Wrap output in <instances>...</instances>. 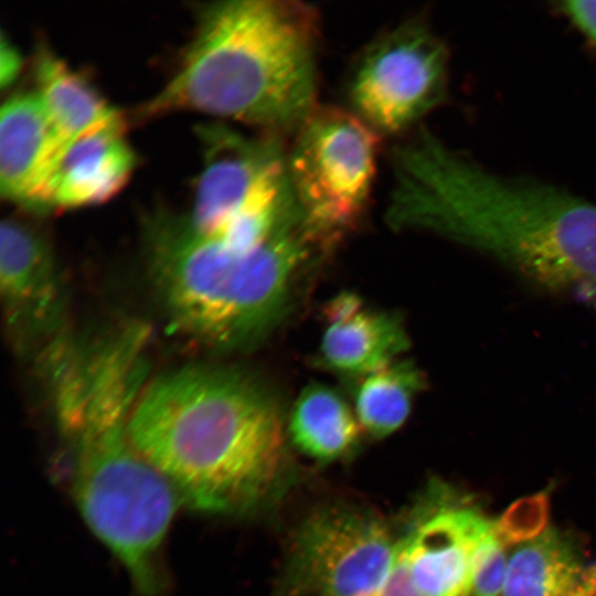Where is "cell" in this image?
<instances>
[{"label": "cell", "instance_id": "6da1fadb", "mask_svg": "<svg viewBox=\"0 0 596 596\" xmlns=\"http://www.w3.org/2000/svg\"><path fill=\"white\" fill-rule=\"evenodd\" d=\"M385 221L466 245L547 291L596 297V203L497 174L419 129L392 149Z\"/></svg>", "mask_w": 596, "mask_h": 596}, {"label": "cell", "instance_id": "7a4b0ae2", "mask_svg": "<svg viewBox=\"0 0 596 596\" xmlns=\"http://www.w3.org/2000/svg\"><path fill=\"white\" fill-rule=\"evenodd\" d=\"M128 434L181 501L201 512L254 508L286 467L275 398L231 368L191 365L151 381L134 404Z\"/></svg>", "mask_w": 596, "mask_h": 596}, {"label": "cell", "instance_id": "3957f363", "mask_svg": "<svg viewBox=\"0 0 596 596\" xmlns=\"http://www.w3.org/2000/svg\"><path fill=\"white\" fill-rule=\"evenodd\" d=\"M145 374L130 358L99 353L51 385L53 415L72 446L73 492L96 536L120 560L143 596H156L162 545L180 497L132 445L128 421Z\"/></svg>", "mask_w": 596, "mask_h": 596}, {"label": "cell", "instance_id": "277c9868", "mask_svg": "<svg viewBox=\"0 0 596 596\" xmlns=\"http://www.w3.org/2000/svg\"><path fill=\"white\" fill-rule=\"evenodd\" d=\"M319 22L318 10L300 1L205 6L178 70L140 115L195 110L277 137L296 132L318 107Z\"/></svg>", "mask_w": 596, "mask_h": 596}, {"label": "cell", "instance_id": "5b68a950", "mask_svg": "<svg viewBox=\"0 0 596 596\" xmlns=\"http://www.w3.org/2000/svg\"><path fill=\"white\" fill-rule=\"evenodd\" d=\"M145 247L150 280L174 330L221 351L255 344L277 324L300 265L320 248L295 202L247 254L167 213L147 221Z\"/></svg>", "mask_w": 596, "mask_h": 596}, {"label": "cell", "instance_id": "8992f818", "mask_svg": "<svg viewBox=\"0 0 596 596\" xmlns=\"http://www.w3.org/2000/svg\"><path fill=\"white\" fill-rule=\"evenodd\" d=\"M380 134L353 111L324 106L296 131L286 174L304 224L321 248L352 231L371 195Z\"/></svg>", "mask_w": 596, "mask_h": 596}, {"label": "cell", "instance_id": "52a82bcc", "mask_svg": "<svg viewBox=\"0 0 596 596\" xmlns=\"http://www.w3.org/2000/svg\"><path fill=\"white\" fill-rule=\"evenodd\" d=\"M448 51L422 19L407 20L368 44L347 81L351 111L380 135L403 132L439 106Z\"/></svg>", "mask_w": 596, "mask_h": 596}, {"label": "cell", "instance_id": "ba28073f", "mask_svg": "<svg viewBox=\"0 0 596 596\" xmlns=\"http://www.w3.org/2000/svg\"><path fill=\"white\" fill-rule=\"evenodd\" d=\"M397 542L377 519L344 509L317 512L294 535L284 587L291 596H377Z\"/></svg>", "mask_w": 596, "mask_h": 596}, {"label": "cell", "instance_id": "9c48e42d", "mask_svg": "<svg viewBox=\"0 0 596 596\" xmlns=\"http://www.w3.org/2000/svg\"><path fill=\"white\" fill-rule=\"evenodd\" d=\"M0 292L19 348H38L41 354L65 336V295L52 251L35 230L17 220L1 224Z\"/></svg>", "mask_w": 596, "mask_h": 596}, {"label": "cell", "instance_id": "30bf717a", "mask_svg": "<svg viewBox=\"0 0 596 596\" xmlns=\"http://www.w3.org/2000/svg\"><path fill=\"white\" fill-rule=\"evenodd\" d=\"M494 525L477 507L440 497L397 541L414 587L423 596H468L475 555Z\"/></svg>", "mask_w": 596, "mask_h": 596}, {"label": "cell", "instance_id": "8fae6325", "mask_svg": "<svg viewBox=\"0 0 596 596\" xmlns=\"http://www.w3.org/2000/svg\"><path fill=\"white\" fill-rule=\"evenodd\" d=\"M203 169L189 217L192 226L210 235L238 207L256 185L286 160L277 136L254 138L224 125L203 126Z\"/></svg>", "mask_w": 596, "mask_h": 596}, {"label": "cell", "instance_id": "7c38bea8", "mask_svg": "<svg viewBox=\"0 0 596 596\" xmlns=\"http://www.w3.org/2000/svg\"><path fill=\"white\" fill-rule=\"evenodd\" d=\"M124 123L82 135L60 150L36 209H71L103 203L130 178L135 155L124 138Z\"/></svg>", "mask_w": 596, "mask_h": 596}, {"label": "cell", "instance_id": "4fadbf2b", "mask_svg": "<svg viewBox=\"0 0 596 596\" xmlns=\"http://www.w3.org/2000/svg\"><path fill=\"white\" fill-rule=\"evenodd\" d=\"M63 146L36 93L11 95L0 111L1 194L36 209Z\"/></svg>", "mask_w": 596, "mask_h": 596}, {"label": "cell", "instance_id": "5bb4252c", "mask_svg": "<svg viewBox=\"0 0 596 596\" xmlns=\"http://www.w3.org/2000/svg\"><path fill=\"white\" fill-rule=\"evenodd\" d=\"M326 318L320 359L327 369L364 376L395 361L408 347L396 317L365 307L353 294L329 301Z\"/></svg>", "mask_w": 596, "mask_h": 596}, {"label": "cell", "instance_id": "9a60e30c", "mask_svg": "<svg viewBox=\"0 0 596 596\" xmlns=\"http://www.w3.org/2000/svg\"><path fill=\"white\" fill-rule=\"evenodd\" d=\"M36 95L61 140L66 143L82 135L124 123L86 79L40 46L34 60Z\"/></svg>", "mask_w": 596, "mask_h": 596}, {"label": "cell", "instance_id": "2e32d148", "mask_svg": "<svg viewBox=\"0 0 596 596\" xmlns=\"http://www.w3.org/2000/svg\"><path fill=\"white\" fill-rule=\"evenodd\" d=\"M589 567L568 539L545 530L511 553L501 596H571Z\"/></svg>", "mask_w": 596, "mask_h": 596}, {"label": "cell", "instance_id": "e0dca14e", "mask_svg": "<svg viewBox=\"0 0 596 596\" xmlns=\"http://www.w3.org/2000/svg\"><path fill=\"white\" fill-rule=\"evenodd\" d=\"M360 427L341 395L320 383H311L301 391L289 421V433L299 450L324 461L352 450Z\"/></svg>", "mask_w": 596, "mask_h": 596}, {"label": "cell", "instance_id": "ac0fdd59", "mask_svg": "<svg viewBox=\"0 0 596 596\" xmlns=\"http://www.w3.org/2000/svg\"><path fill=\"white\" fill-rule=\"evenodd\" d=\"M355 392V416L375 437L397 430L408 417L415 396L424 389V375L408 361H393L361 376Z\"/></svg>", "mask_w": 596, "mask_h": 596}, {"label": "cell", "instance_id": "d6986e66", "mask_svg": "<svg viewBox=\"0 0 596 596\" xmlns=\"http://www.w3.org/2000/svg\"><path fill=\"white\" fill-rule=\"evenodd\" d=\"M503 541L494 529L481 541L473 560L468 596H501L508 568Z\"/></svg>", "mask_w": 596, "mask_h": 596}, {"label": "cell", "instance_id": "ffe728a7", "mask_svg": "<svg viewBox=\"0 0 596 596\" xmlns=\"http://www.w3.org/2000/svg\"><path fill=\"white\" fill-rule=\"evenodd\" d=\"M556 9L578 31L585 42L596 50V0L560 1Z\"/></svg>", "mask_w": 596, "mask_h": 596}, {"label": "cell", "instance_id": "44dd1931", "mask_svg": "<svg viewBox=\"0 0 596 596\" xmlns=\"http://www.w3.org/2000/svg\"><path fill=\"white\" fill-rule=\"evenodd\" d=\"M377 596H423L412 584L397 549L392 570Z\"/></svg>", "mask_w": 596, "mask_h": 596}, {"label": "cell", "instance_id": "7402d4cb", "mask_svg": "<svg viewBox=\"0 0 596 596\" xmlns=\"http://www.w3.org/2000/svg\"><path fill=\"white\" fill-rule=\"evenodd\" d=\"M21 63V56L17 49L2 34L0 43V83L2 87L10 85L15 79Z\"/></svg>", "mask_w": 596, "mask_h": 596}, {"label": "cell", "instance_id": "603a6c76", "mask_svg": "<svg viewBox=\"0 0 596 596\" xmlns=\"http://www.w3.org/2000/svg\"><path fill=\"white\" fill-rule=\"evenodd\" d=\"M113 331H126V332H130V333H134L136 336H138L140 339L143 340V342L146 343L147 345V340H148V331L146 328H143L142 326H139L137 323H126V324H123V326H119V327H115V328H111L109 330H106L105 332L103 333H106V332H113ZM102 334V333H99ZM98 336V334H96ZM92 337H95V336H92ZM92 337H88V338H92ZM88 338H84V339H71L68 342H66L54 355H52L46 362L45 364L42 366V370H43V373L45 374L46 370L49 369V366L57 359L60 358L67 349H70L72 345H74L75 343L77 342H81L83 340H86Z\"/></svg>", "mask_w": 596, "mask_h": 596}, {"label": "cell", "instance_id": "cb8c5ba5", "mask_svg": "<svg viewBox=\"0 0 596 596\" xmlns=\"http://www.w3.org/2000/svg\"><path fill=\"white\" fill-rule=\"evenodd\" d=\"M571 596H596V564H593L582 582Z\"/></svg>", "mask_w": 596, "mask_h": 596}]
</instances>
